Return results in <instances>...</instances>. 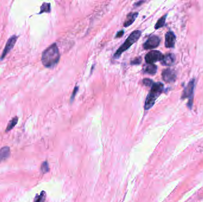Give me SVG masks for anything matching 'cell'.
<instances>
[{"label":"cell","mask_w":203,"mask_h":202,"mask_svg":"<svg viewBox=\"0 0 203 202\" xmlns=\"http://www.w3.org/2000/svg\"><path fill=\"white\" fill-rule=\"evenodd\" d=\"M60 54L55 43L52 44L42 52L41 61L43 65L48 68H52L59 62Z\"/></svg>","instance_id":"1"},{"label":"cell","mask_w":203,"mask_h":202,"mask_svg":"<svg viewBox=\"0 0 203 202\" xmlns=\"http://www.w3.org/2000/svg\"><path fill=\"white\" fill-rule=\"evenodd\" d=\"M163 90V84L160 82H154L152 85L150 91L149 92L144 104V109L147 110L150 109L155 103L156 100L159 97Z\"/></svg>","instance_id":"2"},{"label":"cell","mask_w":203,"mask_h":202,"mask_svg":"<svg viewBox=\"0 0 203 202\" xmlns=\"http://www.w3.org/2000/svg\"><path fill=\"white\" fill-rule=\"evenodd\" d=\"M141 35V31L140 30H137L132 31L131 33V35L126 39V40L124 42V43L119 48H118V50L115 52V54L113 55V58L114 59L119 58L125 51L128 50L133 44H134L135 42H137L138 41Z\"/></svg>","instance_id":"3"},{"label":"cell","mask_w":203,"mask_h":202,"mask_svg":"<svg viewBox=\"0 0 203 202\" xmlns=\"http://www.w3.org/2000/svg\"><path fill=\"white\" fill-rule=\"evenodd\" d=\"M163 55L158 50H152L147 53L145 56V61L147 64H153L158 61H162Z\"/></svg>","instance_id":"4"},{"label":"cell","mask_w":203,"mask_h":202,"mask_svg":"<svg viewBox=\"0 0 203 202\" xmlns=\"http://www.w3.org/2000/svg\"><path fill=\"white\" fill-rule=\"evenodd\" d=\"M194 87H195V79H192L189 82L187 86L185 88L182 95V98H190V102L188 103V105L190 106V107H191V106H192V97L194 93Z\"/></svg>","instance_id":"5"},{"label":"cell","mask_w":203,"mask_h":202,"mask_svg":"<svg viewBox=\"0 0 203 202\" xmlns=\"http://www.w3.org/2000/svg\"><path fill=\"white\" fill-rule=\"evenodd\" d=\"M18 39V36H17L15 35H13L8 39V40H7L6 44L4 49L1 56V58H0V61H2L3 59H4L6 58V55L11 51V50L14 47Z\"/></svg>","instance_id":"6"},{"label":"cell","mask_w":203,"mask_h":202,"mask_svg":"<svg viewBox=\"0 0 203 202\" xmlns=\"http://www.w3.org/2000/svg\"><path fill=\"white\" fill-rule=\"evenodd\" d=\"M160 42V38L155 35L150 36L143 45L144 49H151L157 47Z\"/></svg>","instance_id":"7"},{"label":"cell","mask_w":203,"mask_h":202,"mask_svg":"<svg viewBox=\"0 0 203 202\" xmlns=\"http://www.w3.org/2000/svg\"><path fill=\"white\" fill-rule=\"evenodd\" d=\"M162 78L167 82H172L175 81L176 74L174 70L172 69H166L162 72Z\"/></svg>","instance_id":"8"},{"label":"cell","mask_w":203,"mask_h":202,"mask_svg":"<svg viewBox=\"0 0 203 202\" xmlns=\"http://www.w3.org/2000/svg\"><path fill=\"white\" fill-rule=\"evenodd\" d=\"M176 42V36L174 32L169 31L165 35V46L167 48H173Z\"/></svg>","instance_id":"9"},{"label":"cell","mask_w":203,"mask_h":202,"mask_svg":"<svg viewBox=\"0 0 203 202\" xmlns=\"http://www.w3.org/2000/svg\"><path fill=\"white\" fill-rule=\"evenodd\" d=\"M139 15V13L137 12H134V13H129L127 16V19L124 23V27H128L130 26H131L136 19Z\"/></svg>","instance_id":"10"},{"label":"cell","mask_w":203,"mask_h":202,"mask_svg":"<svg viewBox=\"0 0 203 202\" xmlns=\"http://www.w3.org/2000/svg\"><path fill=\"white\" fill-rule=\"evenodd\" d=\"M175 61V56L172 54H168L163 56L162 60V64L165 66H171L174 63Z\"/></svg>","instance_id":"11"},{"label":"cell","mask_w":203,"mask_h":202,"mask_svg":"<svg viewBox=\"0 0 203 202\" xmlns=\"http://www.w3.org/2000/svg\"><path fill=\"white\" fill-rule=\"evenodd\" d=\"M10 155V149L8 146H4L0 149V162L8 158Z\"/></svg>","instance_id":"12"},{"label":"cell","mask_w":203,"mask_h":202,"mask_svg":"<svg viewBox=\"0 0 203 202\" xmlns=\"http://www.w3.org/2000/svg\"><path fill=\"white\" fill-rule=\"evenodd\" d=\"M144 72L150 74V75H155L157 72V66L155 64H147L144 67Z\"/></svg>","instance_id":"13"},{"label":"cell","mask_w":203,"mask_h":202,"mask_svg":"<svg viewBox=\"0 0 203 202\" xmlns=\"http://www.w3.org/2000/svg\"><path fill=\"white\" fill-rule=\"evenodd\" d=\"M18 121H19V118L17 116L12 118V119L8 122V123L7 125L6 132H8V131L11 130L13 128H14V127L17 125V123H18Z\"/></svg>","instance_id":"14"},{"label":"cell","mask_w":203,"mask_h":202,"mask_svg":"<svg viewBox=\"0 0 203 202\" xmlns=\"http://www.w3.org/2000/svg\"><path fill=\"white\" fill-rule=\"evenodd\" d=\"M166 17H167V14H165L164 15L162 16V17L157 22V23H156L155 26V29H160L164 26Z\"/></svg>","instance_id":"15"},{"label":"cell","mask_w":203,"mask_h":202,"mask_svg":"<svg viewBox=\"0 0 203 202\" xmlns=\"http://www.w3.org/2000/svg\"><path fill=\"white\" fill-rule=\"evenodd\" d=\"M50 4L47 3H43L41 7L40 12L39 14L43 13H50Z\"/></svg>","instance_id":"16"},{"label":"cell","mask_w":203,"mask_h":202,"mask_svg":"<svg viewBox=\"0 0 203 202\" xmlns=\"http://www.w3.org/2000/svg\"><path fill=\"white\" fill-rule=\"evenodd\" d=\"M46 199V193L45 192H42L39 195H38L34 202H44Z\"/></svg>","instance_id":"17"},{"label":"cell","mask_w":203,"mask_h":202,"mask_svg":"<svg viewBox=\"0 0 203 202\" xmlns=\"http://www.w3.org/2000/svg\"><path fill=\"white\" fill-rule=\"evenodd\" d=\"M41 169L43 173H46L49 171V165L47 161H45L42 164Z\"/></svg>","instance_id":"18"},{"label":"cell","mask_w":203,"mask_h":202,"mask_svg":"<svg viewBox=\"0 0 203 202\" xmlns=\"http://www.w3.org/2000/svg\"><path fill=\"white\" fill-rule=\"evenodd\" d=\"M143 83L144 86H147V87H151L152 85L154 84V82L153 80H151L149 78H145L143 79Z\"/></svg>","instance_id":"19"},{"label":"cell","mask_w":203,"mask_h":202,"mask_svg":"<svg viewBox=\"0 0 203 202\" xmlns=\"http://www.w3.org/2000/svg\"><path fill=\"white\" fill-rule=\"evenodd\" d=\"M142 59L141 57H137L136 58H135L134 60L131 61V65H139L141 63Z\"/></svg>","instance_id":"20"},{"label":"cell","mask_w":203,"mask_h":202,"mask_svg":"<svg viewBox=\"0 0 203 202\" xmlns=\"http://www.w3.org/2000/svg\"><path fill=\"white\" fill-rule=\"evenodd\" d=\"M78 89V87L76 86V87H74V90H73V93L72 95H71V102L73 100V99L74 98V97H75V96H76V93H77V92Z\"/></svg>","instance_id":"21"},{"label":"cell","mask_w":203,"mask_h":202,"mask_svg":"<svg viewBox=\"0 0 203 202\" xmlns=\"http://www.w3.org/2000/svg\"><path fill=\"white\" fill-rule=\"evenodd\" d=\"M124 30H120L118 31L117 33V34L115 36V38H120V37H122L124 35Z\"/></svg>","instance_id":"22"},{"label":"cell","mask_w":203,"mask_h":202,"mask_svg":"<svg viewBox=\"0 0 203 202\" xmlns=\"http://www.w3.org/2000/svg\"><path fill=\"white\" fill-rule=\"evenodd\" d=\"M144 3V1H138L137 3H135V4H138V5L136 6H141L140 4H141V3Z\"/></svg>","instance_id":"23"}]
</instances>
